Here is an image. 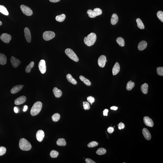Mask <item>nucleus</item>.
I'll use <instances>...</instances> for the list:
<instances>
[{
	"label": "nucleus",
	"instance_id": "obj_1",
	"mask_svg": "<svg viewBox=\"0 0 163 163\" xmlns=\"http://www.w3.org/2000/svg\"><path fill=\"white\" fill-rule=\"evenodd\" d=\"M96 39V35L94 33H91L89 34L87 37H85L84 42L85 44L87 46H91L95 43Z\"/></svg>",
	"mask_w": 163,
	"mask_h": 163
},
{
	"label": "nucleus",
	"instance_id": "obj_2",
	"mask_svg": "<svg viewBox=\"0 0 163 163\" xmlns=\"http://www.w3.org/2000/svg\"><path fill=\"white\" fill-rule=\"evenodd\" d=\"M42 107V102L38 101L35 102L31 109L30 113L31 116H35L38 115L41 112Z\"/></svg>",
	"mask_w": 163,
	"mask_h": 163
},
{
	"label": "nucleus",
	"instance_id": "obj_3",
	"mask_svg": "<svg viewBox=\"0 0 163 163\" xmlns=\"http://www.w3.org/2000/svg\"><path fill=\"white\" fill-rule=\"evenodd\" d=\"M19 146L21 150L26 151L30 150L32 147L30 143L24 138L20 139Z\"/></svg>",
	"mask_w": 163,
	"mask_h": 163
},
{
	"label": "nucleus",
	"instance_id": "obj_4",
	"mask_svg": "<svg viewBox=\"0 0 163 163\" xmlns=\"http://www.w3.org/2000/svg\"><path fill=\"white\" fill-rule=\"evenodd\" d=\"M87 13L88 14L89 17L90 18H94L97 16L102 15V11L100 8H96L93 11L91 9H89L87 10Z\"/></svg>",
	"mask_w": 163,
	"mask_h": 163
},
{
	"label": "nucleus",
	"instance_id": "obj_5",
	"mask_svg": "<svg viewBox=\"0 0 163 163\" xmlns=\"http://www.w3.org/2000/svg\"><path fill=\"white\" fill-rule=\"evenodd\" d=\"M65 53L67 56L70 58L71 59L76 62H77L79 61L78 58L73 50L70 48H67L65 50Z\"/></svg>",
	"mask_w": 163,
	"mask_h": 163
},
{
	"label": "nucleus",
	"instance_id": "obj_6",
	"mask_svg": "<svg viewBox=\"0 0 163 163\" xmlns=\"http://www.w3.org/2000/svg\"><path fill=\"white\" fill-rule=\"evenodd\" d=\"M55 36V33L54 32L50 31H45L43 35V39L46 41H48L52 39Z\"/></svg>",
	"mask_w": 163,
	"mask_h": 163
},
{
	"label": "nucleus",
	"instance_id": "obj_7",
	"mask_svg": "<svg viewBox=\"0 0 163 163\" xmlns=\"http://www.w3.org/2000/svg\"><path fill=\"white\" fill-rule=\"evenodd\" d=\"M20 8L23 13L25 15L28 16L32 15L33 12L28 7L23 5H21Z\"/></svg>",
	"mask_w": 163,
	"mask_h": 163
},
{
	"label": "nucleus",
	"instance_id": "obj_8",
	"mask_svg": "<svg viewBox=\"0 0 163 163\" xmlns=\"http://www.w3.org/2000/svg\"><path fill=\"white\" fill-rule=\"evenodd\" d=\"M39 70L42 74H44L46 72V61L44 60H41L38 64Z\"/></svg>",
	"mask_w": 163,
	"mask_h": 163
},
{
	"label": "nucleus",
	"instance_id": "obj_9",
	"mask_svg": "<svg viewBox=\"0 0 163 163\" xmlns=\"http://www.w3.org/2000/svg\"><path fill=\"white\" fill-rule=\"evenodd\" d=\"M0 38L1 40L6 43H9L12 39V37L11 35L6 33L2 34Z\"/></svg>",
	"mask_w": 163,
	"mask_h": 163
},
{
	"label": "nucleus",
	"instance_id": "obj_10",
	"mask_svg": "<svg viewBox=\"0 0 163 163\" xmlns=\"http://www.w3.org/2000/svg\"><path fill=\"white\" fill-rule=\"evenodd\" d=\"M106 62V56L102 55L100 56L98 60V65L101 68H103L105 67Z\"/></svg>",
	"mask_w": 163,
	"mask_h": 163
},
{
	"label": "nucleus",
	"instance_id": "obj_11",
	"mask_svg": "<svg viewBox=\"0 0 163 163\" xmlns=\"http://www.w3.org/2000/svg\"><path fill=\"white\" fill-rule=\"evenodd\" d=\"M24 36L26 40L28 43H30L31 41V37L30 31L29 29L27 27L24 28Z\"/></svg>",
	"mask_w": 163,
	"mask_h": 163
},
{
	"label": "nucleus",
	"instance_id": "obj_12",
	"mask_svg": "<svg viewBox=\"0 0 163 163\" xmlns=\"http://www.w3.org/2000/svg\"><path fill=\"white\" fill-rule=\"evenodd\" d=\"M10 61L13 66L15 68H17L21 63V61L20 60L16 58L14 56L11 57Z\"/></svg>",
	"mask_w": 163,
	"mask_h": 163
},
{
	"label": "nucleus",
	"instance_id": "obj_13",
	"mask_svg": "<svg viewBox=\"0 0 163 163\" xmlns=\"http://www.w3.org/2000/svg\"><path fill=\"white\" fill-rule=\"evenodd\" d=\"M143 121L145 125L147 126L153 127L154 125L153 120L148 116H145L144 117Z\"/></svg>",
	"mask_w": 163,
	"mask_h": 163
},
{
	"label": "nucleus",
	"instance_id": "obj_14",
	"mask_svg": "<svg viewBox=\"0 0 163 163\" xmlns=\"http://www.w3.org/2000/svg\"><path fill=\"white\" fill-rule=\"evenodd\" d=\"M45 136V133L42 130H39L37 131L36 134L37 140L39 142H41L43 140Z\"/></svg>",
	"mask_w": 163,
	"mask_h": 163
},
{
	"label": "nucleus",
	"instance_id": "obj_15",
	"mask_svg": "<svg viewBox=\"0 0 163 163\" xmlns=\"http://www.w3.org/2000/svg\"><path fill=\"white\" fill-rule=\"evenodd\" d=\"M26 98L24 96H22L17 98L15 101V104L20 105L26 102Z\"/></svg>",
	"mask_w": 163,
	"mask_h": 163
},
{
	"label": "nucleus",
	"instance_id": "obj_16",
	"mask_svg": "<svg viewBox=\"0 0 163 163\" xmlns=\"http://www.w3.org/2000/svg\"><path fill=\"white\" fill-rule=\"evenodd\" d=\"M142 133L146 140H149L151 139V135L147 129L145 128H143L142 130Z\"/></svg>",
	"mask_w": 163,
	"mask_h": 163
},
{
	"label": "nucleus",
	"instance_id": "obj_17",
	"mask_svg": "<svg viewBox=\"0 0 163 163\" xmlns=\"http://www.w3.org/2000/svg\"><path fill=\"white\" fill-rule=\"evenodd\" d=\"M24 86L23 85H18L13 87L11 90V93L12 94H15L21 90Z\"/></svg>",
	"mask_w": 163,
	"mask_h": 163
},
{
	"label": "nucleus",
	"instance_id": "obj_18",
	"mask_svg": "<svg viewBox=\"0 0 163 163\" xmlns=\"http://www.w3.org/2000/svg\"><path fill=\"white\" fill-rule=\"evenodd\" d=\"M120 71V66L118 63L116 62L112 69V73L114 76L118 73Z\"/></svg>",
	"mask_w": 163,
	"mask_h": 163
},
{
	"label": "nucleus",
	"instance_id": "obj_19",
	"mask_svg": "<svg viewBox=\"0 0 163 163\" xmlns=\"http://www.w3.org/2000/svg\"><path fill=\"white\" fill-rule=\"evenodd\" d=\"M147 44L145 41H143L140 42L138 46V50L140 51H142L147 47Z\"/></svg>",
	"mask_w": 163,
	"mask_h": 163
},
{
	"label": "nucleus",
	"instance_id": "obj_20",
	"mask_svg": "<svg viewBox=\"0 0 163 163\" xmlns=\"http://www.w3.org/2000/svg\"><path fill=\"white\" fill-rule=\"evenodd\" d=\"M53 93L56 98H59L61 97L62 94V92L57 87H54L53 90Z\"/></svg>",
	"mask_w": 163,
	"mask_h": 163
},
{
	"label": "nucleus",
	"instance_id": "obj_21",
	"mask_svg": "<svg viewBox=\"0 0 163 163\" xmlns=\"http://www.w3.org/2000/svg\"><path fill=\"white\" fill-rule=\"evenodd\" d=\"M118 20V18L117 15L115 13L112 14L111 20V23L113 25H115L117 23Z\"/></svg>",
	"mask_w": 163,
	"mask_h": 163
},
{
	"label": "nucleus",
	"instance_id": "obj_22",
	"mask_svg": "<svg viewBox=\"0 0 163 163\" xmlns=\"http://www.w3.org/2000/svg\"><path fill=\"white\" fill-rule=\"evenodd\" d=\"M66 77L68 81L70 83H72V84L76 85L77 84V82L73 78L70 74H67Z\"/></svg>",
	"mask_w": 163,
	"mask_h": 163
},
{
	"label": "nucleus",
	"instance_id": "obj_23",
	"mask_svg": "<svg viewBox=\"0 0 163 163\" xmlns=\"http://www.w3.org/2000/svg\"><path fill=\"white\" fill-rule=\"evenodd\" d=\"M7 63V57L4 54L0 53V64L4 65Z\"/></svg>",
	"mask_w": 163,
	"mask_h": 163
},
{
	"label": "nucleus",
	"instance_id": "obj_24",
	"mask_svg": "<svg viewBox=\"0 0 163 163\" xmlns=\"http://www.w3.org/2000/svg\"><path fill=\"white\" fill-rule=\"evenodd\" d=\"M148 85L147 83H145L142 85L141 87V90L142 93L144 94L147 93Z\"/></svg>",
	"mask_w": 163,
	"mask_h": 163
},
{
	"label": "nucleus",
	"instance_id": "obj_25",
	"mask_svg": "<svg viewBox=\"0 0 163 163\" xmlns=\"http://www.w3.org/2000/svg\"><path fill=\"white\" fill-rule=\"evenodd\" d=\"M79 79L80 80L83 81L84 84L87 86H90L91 85V82H90V81L84 77L82 76H79Z\"/></svg>",
	"mask_w": 163,
	"mask_h": 163
},
{
	"label": "nucleus",
	"instance_id": "obj_26",
	"mask_svg": "<svg viewBox=\"0 0 163 163\" xmlns=\"http://www.w3.org/2000/svg\"><path fill=\"white\" fill-rule=\"evenodd\" d=\"M57 144L59 146H65L66 145V141L64 138H59L57 141Z\"/></svg>",
	"mask_w": 163,
	"mask_h": 163
},
{
	"label": "nucleus",
	"instance_id": "obj_27",
	"mask_svg": "<svg viewBox=\"0 0 163 163\" xmlns=\"http://www.w3.org/2000/svg\"><path fill=\"white\" fill-rule=\"evenodd\" d=\"M0 12L5 15L8 16L9 15L7 9L3 5H0Z\"/></svg>",
	"mask_w": 163,
	"mask_h": 163
},
{
	"label": "nucleus",
	"instance_id": "obj_28",
	"mask_svg": "<svg viewBox=\"0 0 163 163\" xmlns=\"http://www.w3.org/2000/svg\"><path fill=\"white\" fill-rule=\"evenodd\" d=\"M34 66V63L33 61H31L30 63L26 67L25 71L27 73H30L31 71V69L33 68Z\"/></svg>",
	"mask_w": 163,
	"mask_h": 163
},
{
	"label": "nucleus",
	"instance_id": "obj_29",
	"mask_svg": "<svg viewBox=\"0 0 163 163\" xmlns=\"http://www.w3.org/2000/svg\"><path fill=\"white\" fill-rule=\"evenodd\" d=\"M66 18L65 15L64 14H62L56 16V20L57 22H61L64 21Z\"/></svg>",
	"mask_w": 163,
	"mask_h": 163
},
{
	"label": "nucleus",
	"instance_id": "obj_30",
	"mask_svg": "<svg viewBox=\"0 0 163 163\" xmlns=\"http://www.w3.org/2000/svg\"><path fill=\"white\" fill-rule=\"evenodd\" d=\"M116 42L119 46H120L123 47L125 45V42H124V40L121 37L118 38L116 39Z\"/></svg>",
	"mask_w": 163,
	"mask_h": 163
},
{
	"label": "nucleus",
	"instance_id": "obj_31",
	"mask_svg": "<svg viewBox=\"0 0 163 163\" xmlns=\"http://www.w3.org/2000/svg\"><path fill=\"white\" fill-rule=\"evenodd\" d=\"M137 26L138 28L140 29H144L145 28L143 22L140 19L138 18L136 20Z\"/></svg>",
	"mask_w": 163,
	"mask_h": 163
},
{
	"label": "nucleus",
	"instance_id": "obj_32",
	"mask_svg": "<svg viewBox=\"0 0 163 163\" xmlns=\"http://www.w3.org/2000/svg\"><path fill=\"white\" fill-rule=\"evenodd\" d=\"M135 86V83L134 82L129 81L127 85L126 88L128 91H130Z\"/></svg>",
	"mask_w": 163,
	"mask_h": 163
},
{
	"label": "nucleus",
	"instance_id": "obj_33",
	"mask_svg": "<svg viewBox=\"0 0 163 163\" xmlns=\"http://www.w3.org/2000/svg\"><path fill=\"white\" fill-rule=\"evenodd\" d=\"M106 152V149L103 148H101L98 149L96 151V153L98 155H102L105 154Z\"/></svg>",
	"mask_w": 163,
	"mask_h": 163
},
{
	"label": "nucleus",
	"instance_id": "obj_34",
	"mask_svg": "<svg viewBox=\"0 0 163 163\" xmlns=\"http://www.w3.org/2000/svg\"><path fill=\"white\" fill-rule=\"evenodd\" d=\"M60 115L59 113H56L52 116V120L54 122H57L60 119Z\"/></svg>",
	"mask_w": 163,
	"mask_h": 163
},
{
	"label": "nucleus",
	"instance_id": "obj_35",
	"mask_svg": "<svg viewBox=\"0 0 163 163\" xmlns=\"http://www.w3.org/2000/svg\"><path fill=\"white\" fill-rule=\"evenodd\" d=\"M59 154L58 152L55 150H52L50 153V156L52 158H57Z\"/></svg>",
	"mask_w": 163,
	"mask_h": 163
},
{
	"label": "nucleus",
	"instance_id": "obj_36",
	"mask_svg": "<svg viewBox=\"0 0 163 163\" xmlns=\"http://www.w3.org/2000/svg\"><path fill=\"white\" fill-rule=\"evenodd\" d=\"M157 17L162 22H163V12L162 11H160L157 12Z\"/></svg>",
	"mask_w": 163,
	"mask_h": 163
},
{
	"label": "nucleus",
	"instance_id": "obj_37",
	"mask_svg": "<svg viewBox=\"0 0 163 163\" xmlns=\"http://www.w3.org/2000/svg\"><path fill=\"white\" fill-rule=\"evenodd\" d=\"M157 73L160 76H163V67H159L157 68Z\"/></svg>",
	"mask_w": 163,
	"mask_h": 163
},
{
	"label": "nucleus",
	"instance_id": "obj_38",
	"mask_svg": "<svg viewBox=\"0 0 163 163\" xmlns=\"http://www.w3.org/2000/svg\"><path fill=\"white\" fill-rule=\"evenodd\" d=\"M98 145V143L97 142L95 141H93L90 142L88 144V146L89 147L92 148L95 147Z\"/></svg>",
	"mask_w": 163,
	"mask_h": 163
},
{
	"label": "nucleus",
	"instance_id": "obj_39",
	"mask_svg": "<svg viewBox=\"0 0 163 163\" xmlns=\"http://www.w3.org/2000/svg\"><path fill=\"white\" fill-rule=\"evenodd\" d=\"M83 108L85 110H88L90 109V106L89 103L87 102H83Z\"/></svg>",
	"mask_w": 163,
	"mask_h": 163
},
{
	"label": "nucleus",
	"instance_id": "obj_40",
	"mask_svg": "<svg viewBox=\"0 0 163 163\" xmlns=\"http://www.w3.org/2000/svg\"><path fill=\"white\" fill-rule=\"evenodd\" d=\"M6 151V148L3 146H0V156L3 155L5 154Z\"/></svg>",
	"mask_w": 163,
	"mask_h": 163
},
{
	"label": "nucleus",
	"instance_id": "obj_41",
	"mask_svg": "<svg viewBox=\"0 0 163 163\" xmlns=\"http://www.w3.org/2000/svg\"><path fill=\"white\" fill-rule=\"evenodd\" d=\"M87 100L90 103H93L95 101V99L92 96H89L87 97Z\"/></svg>",
	"mask_w": 163,
	"mask_h": 163
},
{
	"label": "nucleus",
	"instance_id": "obj_42",
	"mask_svg": "<svg viewBox=\"0 0 163 163\" xmlns=\"http://www.w3.org/2000/svg\"><path fill=\"white\" fill-rule=\"evenodd\" d=\"M117 126H118L119 129L120 130L123 129L125 127V125L124 123L121 122L119 123L118 125H117Z\"/></svg>",
	"mask_w": 163,
	"mask_h": 163
},
{
	"label": "nucleus",
	"instance_id": "obj_43",
	"mask_svg": "<svg viewBox=\"0 0 163 163\" xmlns=\"http://www.w3.org/2000/svg\"><path fill=\"white\" fill-rule=\"evenodd\" d=\"M114 128L113 127H109L107 129V131L109 134H112L114 131Z\"/></svg>",
	"mask_w": 163,
	"mask_h": 163
},
{
	"label": "nucleus",
	"instance_id": "obj_44",
	"mask_svg": "<svg viewBox=\"0 0 163 163\" xmlns=\"http://www.w3.org/2000/svg\"><path fill=\"white\" fill-rule=\"evenodd\" d=\"M85 161L87 163H96L95 162L93 161L91 159L89 158L86 159Z\"/></svg>",
	"mask_w": 163,
	"mask_h": 163
},
{
	"label": "nucleus",
	"instance_id": "obj_45",
	"mask_svg": "<svg viewBox=\"0 0 163 163\" xmlns=\"http://www.w3.org/2000/svg\"><path fill=\"white\" fill-rule=\"evenodd\" d=\"M109 112V110L107 109H105L103 112V115L104 116H108V113Z\"/></svg>",
	"mask_w": 163,
	"mask_h": 163
},
{
	"label": "nucleus",
	"instance_id": "obj_46",
	"mask_svg": "<svg viewBox=\"0 0 163 163\" xmlns=\"http://www.w3.org/2000/svg\"><path fill=\"white\" fill-rule=\"evenodd\" d=\"M50 2L53 3H56L59 2L61 0H49Z\"/></svg>",
	"mask_w": 163,
	"mask_h": 163
},
{
	"label": "nucleus",
	"instance_id": "obj_47",
	"mask_svg": "<svg viewBox=\"0 0 163 163\" xmlns=\"http://www.w3.org/2000/svg\"><path fill=\"white\" fill-rule=\"evenodd\" d=\"M111 110H113L116 111L118 109V108L116 106H112L111 107Z\"/></svg>",
	"mask_w": 163,
	"mask_h": 163
},
{
	"label": "nucleus",
	"instance_id": "obj_48",
	"mask_svg": "<svg viewBox=\"0 0 163 163\" xmlns=\"http://www.w3.org/2000/svg\"><path fill=\"white\" fill-rule=\"evenodd\" d=\"M27 109H28V106L27 105H25L24 107V109L23 110V111L25 112L27 110Z\"/></svg>",
	"mask_w": 163,
	"mask_h": 163
},
{
	"label": "nucleus",
	"instance_id": "obj_49",
	"mask_svg": "<svg viewBox=\"0 0 163 163\" xmlns=\"http://www.w3.org/2000/svg\"><path fill=\"white\" fill-rule=\"evenodd\" d=\"M14 110V112L15 113H17L18 112V109L16 107H15Z\"/></svg>",
	"mask_w": 163,
	"mask_h": 163
},
{
	"label": "nucleus",
	"instance_id": "obj_50",
	"mask_svg": "<svg viewBox=\"0 0 163 163\" xmlns=\"http://www.w3.org/2000/svg\"><path fill=\"white\" fill-rule=\"evenodd\" d=\"M2 22H1L0 21V26H1L2 25Z\"/></svg>",
	"mask_w": 163,
	"mask_h": 163
},
{
	"label": "nucleus",
	"instance_id": "obj_51",
	"mask_svg": "<svg viewBox=\"0 0 163 163\" xmlns=\"http://www.w3.org/2000/svg\"><path fill=\"white\" fill-rule=\"evenodd\" d=\"M91 105H92V103H91Z\"/></svg>",
	"mask_w": 163,
	"mask_h": 163
},
{
	"label": "nucleus",
	"instance_id": "obj_52",
	"mask_svg": "<svg viewBox=\"0 0 163 163\" xmlns=\"http://www.w3.org/2000/svg\"></svg>",
	"mask_w": 163,
	"mask_h": 163
}]
</instances>
